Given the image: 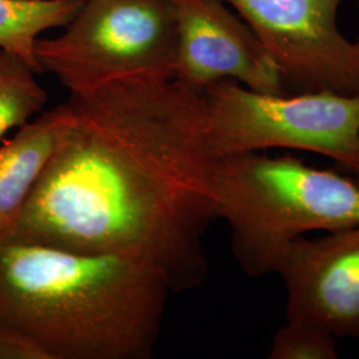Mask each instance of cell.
Listing matches in <instances>:
<instances>
[{
  "instance_id": "1",
  "label": "cell",
  "mask_w": 359,
  "mask_h": 359,
  "mask_svg": "<svg viewBox=\"0 0 359 359\" xmlns=\"http://www.w3.org/2000/svg\"><path fill=\"white\" fill-rule=\"evenodd\" d=\"M69 118L7 238L123 257L172 292L208 276L218 157L205 99L173 77L69 93Z\"/></svg>"
},
{
  "instance_id": "2",
  "label": "cell",
  "mask_w": 359,
  "mask_h": 359,
  "mask_svg": "<svg viewBox=\"0 0 359 359\" xmlns=\"http://www.w3.org/2000/svg\"><path fill=\"white\" fill-rule=\"evenodd\" d=\"M170 293L128 258L0 241V325L50 359L152 358Z\"/></svg>"
},
{
  "instance_id": "3",
  "label": "cell",
  "mask_w": 359,
  "mask_h": 359,
  "mask_svg": "<svg viewBox=\"0 0 359 359\" xmlns=\"http://www.w3.org/2000/svg\"><path fill=\"white\" fill-rule=\"evenodd\" d=\"M216 215L238 265L257 278L276 274L297 238L359 224V184L292 154H231L218 160Z\"/></svg>"
},
{
  "instance_id": "4",
  "label": "cell",
  "mask_w": 359,
  "mask_h": 359,
  "mask_svg": "<svg viewBox=\"0 0 359 359\" xmlns=\"http://www.w3.org/2000/svg\"><path fill=\"white\" fill-rule=\"evenodd\" d=\"M218 157L270 149L322 154L359 173V95L250 90L221 80L203 90Z\"/></svg>"
},
{
  "instance_id": "5",
  "label": "cell",
  "mask_w": 359,
  "mask_h": 359,
  "mask_svg": "<svg viewBox=\"0 0 359 359\" xmlns=\"http://www.w3.org/2000/svg\"><path fill=\"white\" fill-rule=\"evenodd\" d=\"M65 31L40 38L35 55L69 93L112 81L173 77L177 51L167 0H83Z\"/></svg>"
},
{
  "instance_id": "6",
  "label": "cell",
  "mask_w": 359,
  "mask_h": 359,
  "mask_svg": "<svg viewBox=\"0 0 359 359\" xmlns=\"http://www.w3.org/2000/svg\"><path fill=\"white\" fill-rule=\"evenodd\" d=\"M274 60L287 92L359 95V52L338 26L342 0H222Z\"/></svg>"
},
{
  "instance_id": "7",
  "label": "cell",
  "mask_w": 359,
  "mask_h": 359,
  "mask_svg": "<svg viewBox=\"0 0 359 359\" xmlns=\"http://www.w3.org/2000/svg\"><path fill=\"white\" fill-rule=\"evenodd\" d=\"M167 1L177 34L173 79L198 92L221 80H234L264 93L287 92L262 43L225 1Z\"/></svg>"
},
{
  "instance_id": "8",
  "label": "cell",
  "mask_w": 359,
  "mask_h": 359,
  "mask_svg": "<svg viewBox=\"0 0 359 359\" xmlns=\"http://www.w3.org/2000/svg\"><path fill=\"white\" fill-rule=\"evenodd\" d=\"M318 238L302 236L277 266L286 290V320L318 323L359 338V224Z\"/></svg>"
},
{
  "instance_id": "9",
  "label": "cell",
  "mask_w": 359,
  "mask_h": 359,
  "mask_svg": "<svg viewBox=\"0 0 359 359\" xmlns=\"http://www.w3.org/2000/svg\"><path fill=\"white\" fill-rule=\"evenodd\" d=\"M68 118L67 103L57 105L0 142V241L10 236L22 215Z\"/></svg>"
},
{
  "instance_id": "10",
  "label": "cell",
  "mask_w": 359,
  "mask_h": 359,
  "mask_svg": "<svg viewBox=\"0 0 359 359\" xmlns=\"http://www.w3.org/2000/svg\"><path fill=\"white\" fill-rule=\"evenodd\" d=\"M83 0H0V50L25 60L41 74L35 47L40 35L63 27Z\"/></svg>"
},
{
  "instance_id": "11",
  "label": "cell",
  "mask_w": 359,
  "mask_h": 359,
  "mask_svg": "<svg viewBox=\"0 0 359 359\" xmlns=\"http://www.w3.org/2000/svg\"><path fill=\"white\" fill-rule=\"evenodd\" d=\"M36 74L20 57L0 50V142L43 112L48 95Z\"/></svg>"
},
{
  "instance_id": "12",
  "label": "cell",
  "mask_w": 359,
  "mask_h": 359,
  "mask_svg": "<svg viewBox=\"0 0 359 359\" xmlns=\"http://www.w3.org/2000/svg\"><path fill=\"white\" fill-rule=\"evenodd\" d=\"M337 337L318 323L286 320L274 334L270 359H337Z\"/></svg>"
},
{
  "instance_id": "13",
  "label": "cell",
  "mask_w": 359,
  "mask_h": 359,
  "mask_svg": "<svg viewBox=\"0 0 359 359\" xmlns=\"http://www.w3.org/2000/svg\"><path fill=\"white\" fill-rule=\"evenodd\" d=\"M0 359H50V357L25 334L0 325Z\"/></svg>"
},
{
  "instance_id": "14",
  "label": "cell",
  "mask_w": 359,
  "mask_h": 359,
  "mask_svg": "<svg viewBox=\"0 0 359 359\" xmlns=\"http://www.w3.org/2000/svg\"><path fill=\"white\" fill-rule=\"evenodd\" d=\"M354 180H355V181H357V182H358L359 184V173H357V175H354Z\"/></svg>"
},
{
  "instance_id": "15",
  "label": "cell",
  "mask_w": 359,
  "mask_h": 359,
  "mask_svg": "<svg viewBox=\"0 0 359 359\" xmlns=\"http://www.w3.org/2000/svg\"><path fill=\"white\" fill-rule=\"evenodd\" d=\"M354 43H355V46H357V48H358L359 52V38L358 40H357V41H354Z\"/></svg>"
}]
</instances>
